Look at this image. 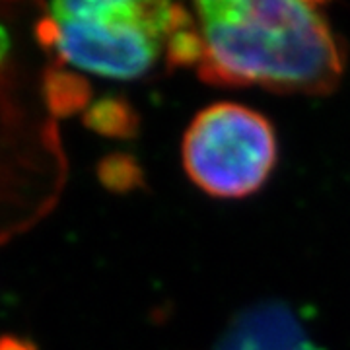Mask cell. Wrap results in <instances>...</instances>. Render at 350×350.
Instances as JSON below:
<instances>
[{
  "mask_svg": "<svg viewBox=\"0 0 350 350\" xmlns=\"http://www.w3.org/2000/svg\"><path fill=\"white\" fill-rule=\"evenodd\" d=\"M204 57L200 80L323 96L338 86L347 55L323 4L304 0L197 2Z\"/></svg>",
  "mask_w": 350,
  "mask_h": 350,
  "instance_id": "obj_1",
  "label": "cell"
},
{
  "mask_svg": "<svg viewBox=\"0 0 350 350\" xmlns=\"http://www.w3.org/2000/svg\"><path fill=\"white\" fill-rule=\"evenodd\" d=\"M193 22L187 8L174 2H53L36 24V38L76 68L133 80L146 75L170 38Z\"/></svg>",
  "mask_w": 350,
  "mask_h": 350,
  "instance_id": "obj_2",
  "label": "cell"
},
{
  "mask_svg": "<svg viewBox=\"0 0 350 350\" xmlns=\"http://www.w3.org/2000/svg\"><path fill=\"white\" fill-rule=\"evenodd\" d=\"M189 179L216 199H243L267 183L278 144L271 121L234 101L197 113L181 144Z\"/></svg>",
  "mask_w": 350,
  "mask_h": 350,
  "instance_id": "obj_3",
  "label": "cell"
},
{
  "mask_svg": "<svg viewBox=\"0 0 350 350\" xmlns=\"http://www.w3.org/2000/svg\"><path fill=\"white\" fill-rule=\"evenodd\" d=\"M43 94L47 109L55 117H70L78 111H86L92 105V86L78 72L63 66H53L43 80Z\"/></svg>",
  "mask_w": 350,
  "mask_h": 350,
  "instance_id": "obj_4",
  "label": "cell"
},
{
  "mask_svg": "<svg viewBox=\"0 0 350 350\" xmlns=\"http://www.w3.org/2000/svg\"><path fill=\"white\" fill-rule=\"evenodd\" d=\"M82 121L86 129L107 138L137 137L140 126L137 109L121 96H105L92 101V105L84 111Z\"/></svg>",
  "mask_w": 350,
  "mask_h": 350,
  "instance_id": "obj_5",
  "label": "cell"
},
{
  "mask_svg": "<svg viewBox=\"0 0 350 350\" xmlns=\"http://www.w3.org/2000/svg\"><path fill=\"white\" fill-rule=\"evenodd\" d=\"M98 179L113 193H129L144 185V175L131 154L115 152L101 158L98 163Z\"/></svg>",
  "mask_w": 350,
  "mask_h": 350,
  "instance_id": "obj_6",
  "label": "cell"
},
{
  "mask_svg": "<svg viewBox=\"0 0 350 350\" xmlns=\"http://www.w3.org/2000/svg\"><path fill=\"white\" fill-rule=\"evenodd\" d=\"M0 350H38V345L31 338L6 333L0 335Z\"/></svg>",
  "mask_w": 350,
  "mask_h": 350,
  "instance_id": "obj_7",
  "label": "cell"
},
{
  "mask_svg": "<svg viewBox=\"0 0 350 350\" xmlns=\"http://www.w3.org/2000/svg\"><path fill=\"white\" fill-rule=\"evenodd\" d=\"M8 51H10V36H8L6 27H4V25H0V64L4 63V59H6V55H8Z\"/></svg>",
  "mask_w": 350,
  "mask_h": 350,
  "instance_id": "obj_8",
  "label": "cell"
}]
</instances>
